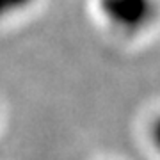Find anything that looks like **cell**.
<instances>
[{
	"mask_svg": "<svg viewBox=\"0 0 160 160\" xmlns=\"http://www.w3.org/2000/svg\"><path fill=\"white\" fill-rule=\"evenodd\" d=\"M38 0H0V23L22 16L36 6Z\"/></svg>",
	"mask_w": 160,
	"mask_h": 160,
	"instance_id": "7a4b0ae2",
	"label": "cell"
},
{
	"mask_svg": "<svg viewBox=\"0 0 160 160\" xmlns=\"http://www.w3.org/2000/svg\"><path fill=\"white\" fill-rule=\"evenodd\" d=\"M96 7L110 29L125 36L148 30L158 16L157 0H96Z\"/></svg>",
	"mask_w": 160,
	"mask_h": 160,
	"instance_id": "6da1fadb",
	"label": "cell"
},
{
	"mask_svg": "<svg viewBox=\"0 0 160 160\" xmlns=\"http://www.w3.org/2000/svg\"><path fill=\"white\" fill-rule=\"evenodd\" d=\"M149 139L153 148L157 149V153L160 155V114L151 121V128H149Z\"/></svg>",
	"mask_w": 160,
	"mask_h": 160,
	"instance_id": "3957f363",
	"label": "cell"
}]
</instances>
